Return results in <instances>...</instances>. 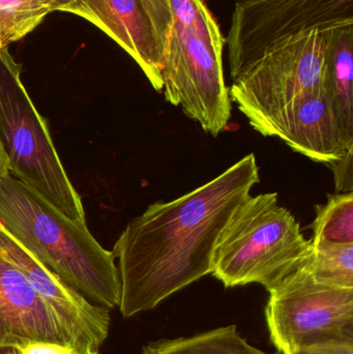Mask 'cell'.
Wrapping results in <instances>:
<instances>
[{
    "instance_id": "15",
    "label": "cell",
    "mask_w": 353,
    "mask_h": 354,
    "mask_svg": "<svg viewBox=\"0 0 353 354\" xmlns=\"http://www.w3.org/2000/svg\"><path fill=\"white\" fill-rule=\"evenodd\" d=\"M305 268L321 284L353 288V243L311 241Z\"/></svg>"
},
{
    "instance_id": "8",
    "label": "cell",
    "mask_w": 353,
    "mask_h": 354,
    "mask_svg": "<svg viewBox=\"0 0 353 354\" xmlns=\"http://www.w3.org/2000/svg\"><path fill=\"white\" fill-rule=\"evenodd\" d=\"M304 264L269 291L267 328L284 354L317 341H353V288L316 282Z\"/></svg>"
},
{
    "instance_id": "14",
    "label": "cell",
    "mask_w": 353,
    "mask_h": 354,
    "mask_svg": "<svg viewBox=\"0 0 353 354\" xmlns=\"http://www.w3.org/2000/svg\"><path fill=\"white\" fill-rule=\"evenodd\" d=\"M68 0H0V50L35 30L50 12Z\"/></svg>"
},
{
    "instance_id": "3",
    "label": "cell",
    "mask_w": 353,
    "mask_h": 354,
    "mask_svg": "<svg viewBox=\"0 0 353 354\" xmlns=\"http://www.w3.org/2000/svg\"><path fill=\"white\" fill-rule=\"evenodd\" d=\"M172 23L162 62L166 101L217 137L231 118L224 78L225 37L207 0H169Z\"/></svg>"
},
{
    "instance_id": "17",
    "label": "cell",
    "mask_w": 353,
    "mask_h": 354,
    "mask_svg": "<svg viewBox=\"0 0 353 354\" xmlns=\"http://www.w3.org/2000/svg\"><path fill=\"white\" fill-rule=\"evenodd\" d=\"M335 177L338 193H352L353 189V149L337 161L327 164Z\"/></svg>"
},
{
    "instance_id": "23",
    "label": "cell",
    "mask_w": 353,
    "mask_h": 354,
    "mask_svg": "<svg viewBox=\"0 0 353 354\" xmlns=\"http://www.w3.org/2000/svg\"><path fill=\"white\" fill-rule=\"evenodd\" d=\"M282 354H284V353H282Z\"/></svg>"
},
{
    "instance_id": "19",
    "label": "cell",
    "mask_w": 353,
    "mask_h": 354,
    "mask_svg": "<svg viewBox=\"0 0 353 354\" xmlns=\"http://www.w3.org/2000/svg\"><path fill=\"white\" fill-rule=\"evenodd\" d=\"M23 354H75L72 348L57 343L35 342L22 349Z\"/></svg>"
},
{
    "instance_id": "5",
    "label": "cell",
    "mask_w": 353,
    "mask_h": 354,
    "mask_svg": "<svg viewBox=\"0 0 353 354\" xmlns=\"http://www.w3.org/2000/svg\"><path fill=\"white\" fill-rule=\"evenodd\" d=\"M21 71L8 48L0 50V145L10 174L70 220L86 224L82 199L21 80Z\"/></svg>"
},
{
    "instance_id": "16",
    "label": "cell",
    "mask_w": 353,
    "mask_h": 354,
    "mask_svg": "<svg viewBox=\"0 0 353 354\" xmlns=\"http://www.w3.org/2000/svg\"><path fill=\"white\" fill-rule=\"evenodd\" d=\"M315 212L312 241L353 243L352 192L327 196V203L315 206Z\"/></svg>"
},
{
    "instance_id": "10",
    "label": "cell",
    "mask_w": 353,
    "mask_h": 354,
    "mask_svg": "<svg viewBox=\"0 0 353 354\" xmlns=\"http://www.w3.org/2000/svg\"><path fill=\"white\" fill-rule=\"evenodd\" d=\"M35 342L73 349L70 337L30 283L0 257V347L23 349Z\"/></svg>"
},
{
    "instance_id": "22",
    "label": "cell",
    "mask_w": 353,
    "mask_h": 354,
    "mask_svg": "<svg viewBox=\"0 0 353 354\" xmlns=\"http://www.w3.org/2000/svg\"><path fill=\"white\" fill-rule=\"evenodd\" d=\"M0 354H23L22 349L14 346L0 347Z\"/></svg>"
},
{
    "instance_id": "7",
    "label": "cell",
    "mask_w": 353,
    "mask_h": 354,
    "mask_svg": "<svg viewBox=\"0 0 353 354\" xmlns=\"http://www.w3.org/2000/svg\"><path fill=\"white\" fill-rule=\"evenodd\" d=\"M348 25L353 0H238L226 39L231 80L294 37Z\"/></svg>"
},
{
    "instance_id": "1",
    "label": "cell",
    "mask_w": 353,
    "mask_h": 354,
    "mask_svg": "<svg viewBox=\"0 0 353 354\" xmlns=\"http://www.w3.org/2000/svg\"><path fill=\"white\" fill-rule=\"evenodd\" d=\"M260 181L254 153L209 183L133 218L114 245L124 317L161 301L213 270L216 247L238 208Z\"/></svg>"
},
{
    "instance_id": "20",
    "label": "cell",
    "mask_w": 353,
    "mask_h": 354,
    "mask_svg": "<svg viewBox=\"0 0 353 354\" xmlns=\"http://www.w3.org/2000/svg\"><path fill=\"white\" fill-rule=\"evenodd\" d=\"M149 3L155 8V12L162 16H169L171 14V6L169 0H147Z\"/></svg>"
},
{
    "instance_id": "18",
    "label": "cell",
    "mask_w": 353,
    "mask_h": 354,
    "mask_svg": "<svg viewBox=\"0 0 353 354\" xmlns=\"http://www.w3.org/2000/svg\"><path fill=\"white\" fill-rule=\"evenodd\" d=\"M292 354H353V341H317L300 347Z\"/></svg>"
},
{
    "instance_id": "6",
    "label": "cell",
    "mask_w": 353,
    "mask_h": 354,
    "mask_svg": "<svg viewBox=\"0 0 353 354\" xmlns=\"http://www.w3.org/2000/svg\"><path fill=\"white\" fill-rule=\"evenodd\" d=\"M338 29L294 37L261 56L232 81L230 99L254 130L265 136L286 108L327 91V58Z\"/></svg>"
},
{
    "instance_id": "2",
    "label": "cell",
    "mask_w": 353,
    "mask_h": 354,
    "mask_svg": "<svg viewBox=\"0 0 353 354\" xmlns=\"http://www.w3.org/2000/svg\"><path fill=\"white\" fill-rule=\"evenodd\" d=\"M0 223L54 274L99 306L120 307L122 284L112 252L10 176H0Z\"/></svg>"
},
{
    "instance_id": "9",
    "label": "cell",
    "mask_w": 353,
    "mask_h": 354,
    "mask_svg": "<svg viewBox=\"0 0 353 354\" xmlns=\"http://www.w3.org/2000/svg\"><path fill=\"white\" fill-rule=\"evenodd\" d=\"M61 12L101 29L137 62L155 91H163L166 39L146 0H68Z\"/></svg>"
},
{
    "instance_id": "4",
    "label": "cell",
    "mask_w": 353,
    "mask_h": 354,
    "mask_svg": "<svg viewBox=\"0 0 353 354\" xmlns=\"http://www.w3.org/2000/svg\"><path fill=\"white\" fill-rule=\"evenodd\" d=\"M311 241L277 193L250 196L222 232L211 274L227 288L257 283L267 291L308 259Z\"/></svg>"
},
{
    "instance_id": "12",
    "label": "cell",
    "mask_w": 353,
    "mask_h": 354,
    "mask_svg": "<svg viewBox=\"0 0 353 354\" xmlns=\"http://www.w3.org/2000/svg\"><path fill=\"white\" fill-rule=\"evenodd\" d=\"M353 25L338 29L327 58V93L348 142L353 145Z\"/></svg>"
},
{
    "instance_id": "11",
    "label": "cell",
    "mask_w": 353,
    "mask_h": 354,
    "mask_svg": "<svg viewBox=\"0 0 353 354\" xmlns=\"http://www.w3.org/2000/svg\"><path fill=\"white\" fill-rule=\"evenodd\" d=\"M265 136L278 137L296 153L323 164L341 159L353 149L327 91L289 106L269 124Z\"/></svg>"
},
{
    "instance_id": "21",
    "label": "cell",
    "mask_w": 353,
    "mask_h": 354,
    "mask_svg": "<svg viewBox=\"0 0 353 354\" xmlns=\"http://www.w3.org/2000/svg\"><path fill=\"white\" fill-rule=\"evenodd\" d=\"M8 174H10V169H8V158H6V153H4L3 149L0 145V176Z\"/></svg>"
},
{
    "instance_id": "13",
    "label": "cell",
    "mask_w": 353,
    "mask_h": 354,
    "mask_svg": "<svg viewBox=\"0 0 353 354\" xmlns=\"http://www.w3.org/2000/svg\"><path fill=\"white\" fill-rule=\"evenodd\" d=\"M140 354H267L249 344L236 326L216 328L196 336L153 342Z\"/></svg>"
}]
</instances>
